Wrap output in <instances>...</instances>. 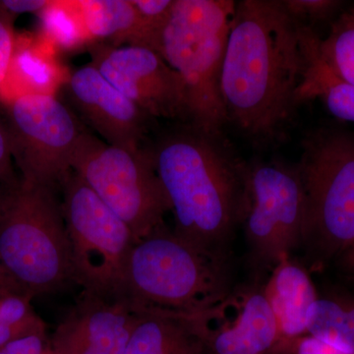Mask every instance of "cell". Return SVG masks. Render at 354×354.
I'll return each mask as SVG.
<instances>
[{
    "label": "cell",
    "mask_w": 354,
    "mask_h": 354,
    "mask_svg": "<svg viewBox=\"0 0 354 354\" xmlns=\"http://www.w3.org/2000/svg\"><path fill=\"white\" fill-rule=\"evenodd\" d=\"M286 11L298 24L312 28L317 22L328 19L339 8L335 0H283Z\"/></svg>",
    "instance_id": "obj_23"
},
{
    "label": "cell",
    "mask_w": 354,
    "mask_h": 354,
    "mask_svg": "<svg viewBox=\"0 0 354 354\" xmlns=\"http://www.w3.org/2000/svg\"><path fill=\"white\" fill-rule=\"evenodd\" d=\"M339 267H341L342 271L348 276L353 277L354 278V246L348 249L344 254H342L339 258Z\"/></svg>",
    "instance_id": "obj_31"
},
{
    "label": "cell",
    "mask_w": 354,
    "mask_h": 354,
    "mask_svg": "<svg viewBox=\"0 0 354 354\" xmlns=\"http://www.w3.org/2000/svg\"><path fill=\"white\" fill-rule=\"evenodd\" d=\"M227 258L203 252L164 225L135 242L122 297L135 310L188 316L230 295Z\"/></svg>",
    "instance_id": "obj_3"
},
{
    "label": "cell",
    "mask_w": 354,
    "mask_h": 354,
    "mask_svg": "<svg viewBox=\"0 0 354 354\" xmlns=\"http://www.w3.org/2000/svg\"><path fill=\"white\" fill-rule=\"evenodd\" d=\"M3 109L21 179L60 189L86 131L76 116L53 95H24Z\"/></svg>",
    "instance_id": "obj_10"
},
{
    "label": "cell",
    "mask_w": 354,
    "mask_h": 354,
    "mask_svg": "<svg viewBox=\"0 0 354 354\" xmlns=\"http://www.w3.org/2000/svg\"><path fill=\"white\" fill-rule=\"evenodd\" d=\"M3 269H4V268H3V267H2V265H1V264H0V271H2V270H3Z\"/></svg>",
    "instance_id": "obj_33"
},
{
    "label": "cell",
    "mask_w": 354,
    "mask_h": 354,
    "mask_svg": "<svg viewBox=\"0 0 354 354\" xmlns=\"http://www.w3.org/2000/svg\"><path fill=\"white\" fill-rule=\"evenodd\" d=\"M32 297L25 291H9L0 295V324H15L36 314Z\"/></svg>",
    "instance_id": "obj_26"
},
{
    "label": "cell",
    "mask_w": 354,
    "mask_h": 354,
    "mask_svg": "<svg viewBox=\"0 0 354 354\" xmlns=\"http://www.w3.org/2000/svg\"><path fill=\"white\" fill-rule=\"evenodd\" d=\"M320 46L330 67L354 85V7L335 21L327 38L321 39Z\"/></svg>",
    "instance_id": "obj_22"
},
{
    "label": "cell",
    "mask_w": 354,
    "mask_h": 354,
    "mask_svg": "<svg viewBox=\"0 0 354 354\" xmlns=\"http://www.w3.org/2000/svg\"><path fill=\"white\" fill-rule=\"evenodd\" d=\"M69 75L57 51L38 32L17 34L7 77L6 106L24 95L57 97Z\"/></svg>",
    "instance_id": "obj_16"
},
{
    "label": "cell",
    "mask_w": 354,
    "mask_h": 354,
    "mask_svg": "<svg viewBox=\"0 0 354 354\" xmlns=\"http://www.w3.org/2000/svg\"><path fill=\"white\" fill-rule=\"evenodd\" d=\"M18 290L25 291L13 281L12 278L7 274L6 270L3 269L0 271V295L9 292V291Z\"/></svg>",
    "instance_id": "obj_32"
},
{
    "label": "cell",
    "mask_w": 354,
    "mask_h": 354,
    "mask_svg": "<svg viewBox=\"0 0 354 354\" xmlns=\"http://www.w3.org/2000/svg\"><path fill=\"white\" fill-rule=\"evenodd\" d=\"M74 283L84 292L122 297L135 237L131 230L73 171L62 184Z\"/></svg>",
    "instance_id": "obj_8"
},
{
    "label": "cell",
    "mask_w": 354,
    "mask_h": 354,
    "mask_svg": "<svg viewBox=\"0 0 354 354\" xmlns=\"http://www.w3.org/2000/svg\"><path fill=\"white\" fill-rule=\"evenodd\" d=\"M15 167L6 120L0 115V203L20 183Z\"/></svg>",
    "instance_id": "obj_25"
},
{
    "label": "cell",
    "mask_w": 354,
    "mask_h": 354,
    "mask_svg": "<svg viewBox=\"0 0 354 354\" xmlns=\"http://www.w3.org/2000/svg\"><path fill=\"white\" fill-rule=\"evenodd\" d=\"M304 53V70L297 90L298 106L320 99L332 115L354 122V85L342 78L321 50V38L313 28L298 24Z\"/></svg>",
    "instance_id": "obj_17"
},
{
    "label": "cell",
    "mask_w": 354,
    "mask_h": 354,
    "mask_svg": "<svg viewBox=\"0 0 354 354\" xmlns=\"http://www.w3.org/2000/svg\"><path fill=\"white\" fill-rule=\"evenodd\" d=\"M78 3L95 44L140 46L155 50L132 0H78Z\"/></svg>",
    "instance_id": "obj_18"
},
{
    "label": "cell",
    "mask_w": 354,
    "mask_h": 354,
    "mask_svg": "<svg viewBox=\"0 0 354 354\" xmlns=\"http://www.w3.org/2000/svg\"><path fill=\"white\" fill-rule=\"evenodd\" d=\"M249 186L243 221L248 259L262 274L304 244V188L297 165L279 162L249 165Z\"/></svg>",
    "instance_id": "obj_9"
},
{
    "label": "cell",
    "mask_w": 354,
    "mask_h": 354,
    "mask_svg": "<svg viewBox=\"0 0 354 354\" xmlns=\"http://www.w3.org/2000/svg\"><path fill=\"white\" fill-rule=\"evenodd\" d=\"M15 17L0 10V106L7 104L6 83L15 48Z\"/></svg>",
    "instance_id": "obj_24"
},
{
    "label": "cell",
    "mask_w": 354,
    "mask_h": 354,
    "mask_svg": "<svg viewBox=\"0 0 354 354\" xmlns=\"http://www.w3.org/2000/svg\"><path fill=\"white\" fill-rule=\"evenodd\" d=\"M48 1L50 0H1L0 10L15 18L19 14L24 13L38 15L48 6Z\"/></svg>",
    "instance_id": "obj_29"
},
{
    "label": "cell",
    "mask_w": 354,
    "mask_h": 354,
    "mask_svg": "<svg viewBox=\"0 0 354 354\" xmlns=\"http://www.w3.org/2000/svg\"><path fill=\"white\" fill-rule=\"evenodd\" d=\"M91 64L151 118L189 123V102L180 75L157 51L140 46L95 44Z\"/></svg>",
    "instance_id": "obj_11"
},
{
    "label": "cell",
    "mask_w": 354,
    "mask_h": 354,
    "mask_svg": "<svg viewBox=\"0 0 354 354\" xmlns=\"http://www.w3.org/2000/svg\"><path fill=\"white\" fill-rule=\"evenodd\" d=\"M264 293L276 323L272 354H293L298 342L308 335L319 297L315 285L304 266L288 256L270 271Z\"/></svg>",
    "instance_id": "obj_15"
},
{
    "label": "cell",
    "mask_w": 354,
    "mask_h": 354,
    "mask_svg": "<svg viewBox=\"0 0 354 354\" xmlns=\"http://www.w3.org/2000/svg\"><path fill=\"white\" fill-rule=\"evenodd\" d=\"M38 34L58 53H71L95 44L88 34L78 0H50L38 14Z\"/></svg>",
    "instance_id": "obj_20"
},
{
    "label": "cell",
    "mask_w": 354,
    "mask_h": 354,
    "mask_svg": "<svg viewBox=\"0 0 354 354\" xmlns=\"http://www.w3.org/2000/svg\"><path fill=\"white\" fill-rule=\"evenodd\" d=\"M138 320L125 354H204V344L183 317L136 310Z\"/></svg>",
    "instance_id": "obj_19"
},
{
    "label": "cell",
    "mask_w": 354,
    "mask_h": 354,
    "mask_svg": "<svg viewBox=\"0 0 354 354\" xmlns=\"http://www.w3.org/2000/svg\"><path fill=\"white\" fill-rule=\"evenodd\" d=\"M183 317L204 354H272L277 329L264 286H245L213 308Z\"/></svg>",
    "instance_id": "obj_12"
},
{
    "label": "cell",
    "mask_w": 354,
    "mask_h": 354,
    "mask_svg": "<svg viewBox=\"0 0 354 354\" xmlns=\"http://www.w3.org/2000/svg\"><path fill=\"white\" fill-rule=\"evenodd\" d=\"M297 165L304 194V244L323 258H339L354 246V137L333 130L311 133Z\"/></svg>",
    "instance_id": "obj_6"
},
{
    "label": "cell",
    "mask_w": 354,
    "mask_h": 354,
    "mask_svg": "<svg viewBox=\"0 0 354 354\" xmlns=\"http://www.w3.org/2000/svg\"><path fill=\"white\" fill-rule=\"evenodd\" d=\"M30 335H48L46 324L37 313L19 323L0 324V349Z\"/></svg>",
    "instance_id": "obj_27"
},
{
    "label": "cell",
    "mask_w": 354,
    "mask_h": 354,
    "mask_svg": "<svg viewBox=\"0 0 354 354\" xmlns=\"http://www.w3.org/2000/svg\"><path fill=\"white\" fill-rule=\"evenodd\" d=\"M72 171L127 223L136 242L164 225L165 214L171 212L148 146H111L85 131Z\"/></svg>",
    "instance_id": "obj_7"
},
{
    "label": "cell",
    "mask_w": 354,
    "mask_h": 354,
    "mask_svg": "<svg viewBox=\"0 0 354 354\" xmlns=\"http://www.w3.org/2000/svg\"><path fill=\"white\" fill-rule=\"evenodd\" d=\"M0 354H58L48 335H30L0 349Z\"/></svg>",
    "instance_id": "obj_28"
},
{
    "label": "cell",
    "mask_w": 354,
    "mask_h": 354,
    "mask_svg": "<svg viewBox=\"0 0 354 354\" xmlns=\"http://www.w3.org/2000/svg\"><path fill=\"white\" fill-rule=\"evenodd\" d=\"M293 354H354L348 351H342V349L330 346L322 341L306 335L304 339L298 342L297 348Z\"/></svg>",
    "instance_id": "obj_30"
},
{
    "label": "cell",
    "mask_w": 354,
    "mask_h": 354,
    "mask_svg": "<svg viewBox=\"0 0 354 354\" xmlns=\"http://www.w3.org/2000/svg\"><path fill=\"white\" fill-rule=\"evenodd\" d=\"M139 312L123 298L82 292L50 337L58 354H125Z\"/></svg>",
    "instance_id": "obj_14"
},
{
    "label": "cell",
    "mask_w": 354,
    "mask_h": 354,
    "mask_svg": "<svg viewBox=\"0 0 354 354\" xmlns=\"http://www.w3.org/2000/svg\"><path fill=\"white\" fill-rule=\"evenodd\" d=\"M308 335L354 353V297L342 293L319 295Z\"/></svg>",
    "instance_id": "obj_21"
},
{
    "label": "cell",
    "mask_w": 354,
    "mask_h": 354,
    "mask_svg": "<svg viewBox=\"0 0 354 354\" xmlns=\"http://www.w3.org/2000/svg\"><path fill=\"white\" fill-rule=\"evenodd\" d=\"M302 70L299 27L283 0L236 2L221 79L227 123L257 143L281 138L299 106Z\"/></svg>",
    "instance_id": "obj_1"
},
{
    "label": "cell",
    "mask_w": 354,
    "mask_h": 354,
    "mask_svg": "<svg viewBox=\"0 0 354 354\" xmlns=\"http://www.w3.org/2000/svg\"><path fill=\"white\" fill-rule=\"evenodd\" d=\"M234 0H176L162 30L158 53L185 84L188 124L221 134L227 124L221 79Z\"/></svg>",
    "instance_id": "obj_5"
},
{
    "label": "cell",
    "mask_w": 354,
    "mask_h": 354,
    "mask_svg": "<svg viewBox=\"0 0 354 354\" xmlns=\"http://www.w3.org/2000/svg\"><path fill=\"white\" fill-rule=\"evenodd\" d=\"M70 102L104 142L129 150L145 148L149 118L94 65L70 72L64 88Z\"/></svg>",
    "instance_id": "obj_13"
},
{
    "label": "cell",
    "mask_w": 354,
    "mask_h": 354,
    "mask_svg": "<svg viewBox=\"0 0 354 354\" xmlns=\"http://www.w3.org/2000/svg\"><path fill=\"white\" fill-rule=\"evenodd\" d=\"M174 215L172 232L203 252L227 258L250 206L249 165L221 134L181 123L149 147Z\"/></svg>",
    "instance_id": "obj_2"
},
{
    "label": "cell",
    "mask_w": 354,
    "mask_h": 354,
    "mask_svg": "<svg viewBox=\"0 0 354 354\" xmlns=\"http://www.w3.org/2000/svg\"><path fill=\"white\" fill-rule=\"evenodd\" d=\"M57 191L21 179L0 203V264L32 297L73 281L68 232Z\"/></svg>",
    "instance_id": "obj_4"
}]
</instances>
